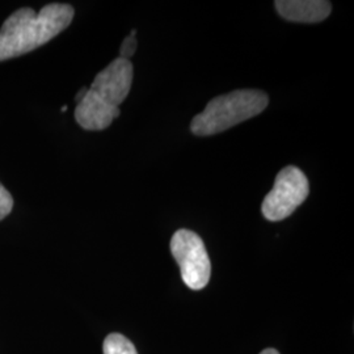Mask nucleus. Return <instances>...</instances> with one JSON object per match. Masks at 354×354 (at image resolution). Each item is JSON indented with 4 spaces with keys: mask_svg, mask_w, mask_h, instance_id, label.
Returning <instances> with one entry per match:
<instances>
[{
    "mask_svg": "<svg viewBox=\"0 0 354 354\" xmlns=\"http://www.w3.org/2000/svg\"><path fill=\"white\" fill-rule=\"evenodd\" d=\"M12 209V194L0 183V221H3L7 215L11 214Z\"/></svg>",
    "mask_w": 354,
    "mask_h": 354,
    "instance_id": "obj_9",
    "label": "nucleus"
},
{
    "mask_svg": "<svg viewBox=\"0 0 354 354\" xmlns=\"http://www.w3.org/2000/svg\"><path fill=\"white\" fill-rule=\"evenodd\" d=\"M260 354H279L276 349H266V351H263Z\"/></svg>",
    "mask_w": 354,
    "mask_h": 354,
    "instance_id": "obj_11",
    "label": "nucleus"
},
{
    "mask_svg": "<svg viewBox=\"0 0 354 354\" xmlns=\"http://www.w3.org/2000/svg\"><path fill=\"white\" fill-rule=\"evenodd\" d=\"M310 193L308 180L304 172L294 165H289L279 172L273 189L266 194L261 212L268 221L279 222L290 216Z\"/></svg>",
    "mask_w": 354,
    "mask_h": 354,
    "instance_id": "obj_4",
    "label": "nucleus"
},
{
    "mask_svg": "<svg viewBox=\"0 0 354 354\" xmlns=\"http://www.w3.org/2000/svg\"><path fill=\"white\" fill-rule=\"evenodd\" d=\"M269 97L259 89H238L210 100L190 124L193 134L214 136L266 111Z\"/></svg>",
    "mask_w": 354,
    "mask_h": 354,
    "instance_id": "obj_3",
    "label": "nucleus"
},
{
    "mask_svg": "<svg viewBox=\"0 0 354 354\" xmlns=\"http://www.w3.org/2000/svg\"><path fill=\"white\" fill-rule=\"evenodd\" d=\"M133 83V64L117 58L100 71L86 96L77 102L75 120L88 131L111 127L120 115V105L127 100Z\"/></svg>",
    "mask_w": 354,
    "mask_h": 354,
    "instance_id": "obj_2",
    "label": "nucleus"
},
{
    "mask_svg": "<svg viewBox=\"0 0 354 354\" xmlns=\"http://www.w3.org/2000/svg\"><path fill=\"white\" fill-rule=\"evenodd\" d=\"M174 254L185 285L192 290H201L210 279L212 264L203 239L190 230H178L171 241Z\"/></svg>",
    "mask_w": 354,
    "mask_h": 354,
    "instance_id": "obj_5",
    "label": "nucleus"
},
{
    "mask_svg": "<svg viewBox=\"0 0 354 354\" xmlns=\"http://www.w3.org/2000/svg\"><path fill=\"white\" fill-rule=\"evenodd\" d=\"M102 351L104 354H138L133 342L120 333L108 335L104 340Z\"/></svg>",
    "mask_w": 354,
    "mask_h": 354,
    "instance_id": "obj_7",
    "label": "nucleus"
},
{
    "mask_svg": "<svg viewBox=\"0 0 354 354\" xmlns=\"http://www.w3.org/2000/svg\"><path fill=\"white\" fill-rule=\"evenodd\" d=\"M276 10L292 23H320L330 13L332 6L324 0H277Z\"/></svg>",
    "mask_w": 354,
    "mask_h": 354,
    "instance_id": "obj_6",
    "label": "nucleus"
},
{
    "mask_svg": "<svg viewBox=\"0 0 354 354\" xmlns=\"http://www.w3.org/2000/svg\"><path fill=\"white\" fill-rule=\"evenodd\" d=\"M87 91H88V88H82V91H80V92H79V93H77V95H76V97H75L76 102H80V100H82V99H83V97H84V96H86V93H87Z\"/></svg>",
    "mask_w": 354,
    "mask_h": 354,
    "instance_id": "obj_10",
    "label": "nucleus"
},
{
    "mask_svg": "<svg viewBox=\"0 0 354 354\" xmlns=\"http://www.w3.org/2000/svg\"><path fill=\"white\" fill-rule=\"evenodd\" d=\"M74 15V8L62 3H50L38 13L26 7L10 15L0 28V62L48 44L67 29Z\"/></svg>",
    "mask_w": 354,
    "mask_h": 354,
    "instance_id": "obj_1",
    "label": "nucleus"
},
{
    "mask_svg": "<svg viewBox=\"0 0 354 354\" xmlns=\"http://www.w3.org/2000/svg\"><path fill=\"white\" fill-rule=\"evenodd\" d=\"M136 35H137V30L133 29L131 33L124 39V42H122V45H121V49H120V58L130 61V58L136 54L137 46H138Z\"/></svg>",
    "mask_w": 354,
    "mask_h": 354,
    "instance_id": "obj_8",
    "label": "nucleus"
}]
</instances>
